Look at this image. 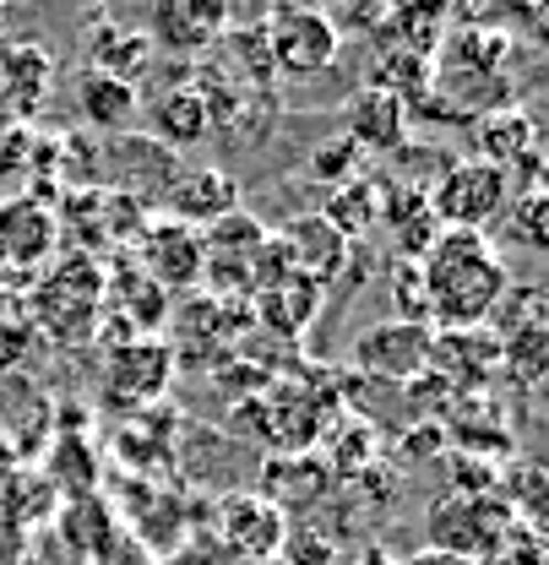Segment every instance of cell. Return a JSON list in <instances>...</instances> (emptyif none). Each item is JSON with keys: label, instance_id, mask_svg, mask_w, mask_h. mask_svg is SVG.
<instances>
[{"label": "cell", "instance_id": "obj_25", "mask_svg": "<svg viewBox=\"0 0 549 565\" xmlns=\"http://www.w3.org/2000/svg\"><path fill=\"white\" fill-rule=\"evenodd\" d=\"M55 516H61V490L44 479V468H28L22 462L6 479V490H0V522L17 527V533H33V527H44Z\"/></svg>", "mask_w": 549, "mask_h": 565}, {"label": "cell", "instance_id": "obj_19", "mask_svg": "<svg viewBox=\"0 0 549 565\" xmlns=\"http://www.w3.org/2000/svg\"><path fill=\"white\" fill-rule=\"evenodd\" d=\"M141 115H147V141H158L163 152H186V147L207 141V131H212L207 104H202V93H197L191 76L158 87V93L141 104Z\"/></svg>", "mask_w": 549, "mask_h": 565}, {"label": "cell", "instance_id": "obj_14", "mask_svg": "<svg viewBox=\"0 0 549 565\" xmlns=\"http://www.w3.org/2000/svg\"><path fill=\"white\" fill-rule=\"evenodd\" d=\"M409 104L403 98H392V93H381V87H359L353 98L344 104V131L365 158H392L398 147H409Z\"/></svg>", "mask_w": 549, "mask_h": 565}, {"label": "cell", "instance_id": "obj_29", "mask_svg": "<svg viewBox=\"0 0 549 565\" xmlns=\"http://www.w3.org/2000/svg\"><path fill=\"white\" fill-rule=\"evenodd\" d=\"M359 174H365V152H359L348 137H327L316 152H310V180H321L327 191H338V185L359 180Z\"/></svg>", "mask_w": 549, "mask_h": 565}, {"label": "cell", "instance_id": "obj_16", "mask_svg": "<svg viewBox=\"0 0 549 565\" xmlns=\"http://www.w3.org/2000/svg\"><path fill=\"white\" fill-rule=\"evenodd\" d=\"M277 239L288 245L294 273L310 278V282H321V288H332V282L348 273V262H353V245H348L321 212H299V217H288V223L277 228Z\"/></svg>", "mask_w": 549, "mask_h": 565}, {"label": "cell", "instance_id": "obj_32", "mask_svg": "<svg viewBox=\"0 0 549 565\" xmlns=\"http://www.w3.org/2000/svg\"><path fill=\"white\" fill-rule=\"evenodd\" d=\"M511 22H517V28L528 33V44H539V50L549 55V6H534V11H511V17L500 22V33H506Z\"/></svg>", "mask_w": 549, "mask_h": 565}, {"label": "cell", "instance_id": "obj_31", "mask_svg": "<svg viewBox=\"0 0 549 565\" xmlns=\"http://www.w3.org/2000/svg\"><path fill=\"white\" fill-rule=\"evenodd\" d=\"M392 305H398V321H424V327H430L424 282H419V262H398V273H392Z\"/></svg>", "mask_w": 549, "mask_h": 565}, {"label": "cell", "instance_id": "obj_8", "mask_svg": "<svg viewBox=\"0 0 549 565\" xmlns=\"http://www.w3.org/2000/svg\"><path fill=\"white\" fill-rule=\"evenodd\" d=\"M430 349H435V327L387 316L353 338V364L381 386H413L419 375H430Z\"/></svg>", "mask_w": 549, "mask_h": 565}, {"label": "cell", "instance_id": "obj_15", "mask_svg": "<svg viewBox=\"0 0 549 565\" xmlns=\"http://www.w3.org/2000/svg\"><path fill=\"white\" fill-rule=\"evenodd\" d=\"M158 207H163V217H175V223L207 228V223H218V217H229V212L240 207V185H234V174L218 169V163L180 169V174L163 185Z\"/></svg>", "mask_w": 549, "mask_h": 565}, {"label": "cell", "instance_id": "obj_34", "mask_svg": "<svg viewBox=\"0 0 549 565\" xmlns=\"http://www.w3.org/2000/svg\"><path fill=\"white\" fill-rule=\"evenodd\" d=\"M22 555H28V533L0 522V565H22Z\"/></svg>", "mask_w": 549, "mask_h": 565}, {"label": "cell", "instance_id": "obj_22", "mask_svg": "<svg viewBox=\"0 0 549 565\" xmlns=\"http://www.w3.org/2000/svg\"><path fill=\"white\" fill-rule=\"evenodd\" d=\"M332 490H338V479H332V468H327L321 451H288V457H267L262 462V490L256 494H267L277 511L288 516L299 505L327 500Z\"/></svg>", "mask_w": 549, "mask_h": 565}, {"label": "cell", "instance_id": "obj_28", "mask_svg": "<svg viewBox=\"0 0 549 565\" xmlns=\"http://www.w3.org/2000/svg\"><path fill=\"white\" fill-rule=\"evenodd\" d=\"M506 234L517 239V245H528V250H539L549 256V202L539 185H522V191H511V207H506Z\"/></svg>", "mask_w": 549, "mask_h": 565}, {"label": "cell", "instance_id": "obj_37", "mask_svg": "<svg viewBox=\"0 0 549 565\" xmlns=\"http://www.w3.org/2000/svg\"><path fill=\"white\" fill-rule=\"evenodd\" d=\"M359 565H392V561H387L381 550H365V555H359Z\"/></svg>", "mask_w": 549, "mask_h": 565}, {"label": "cell", "instance_id": "obj_2", "mask_svg": "<svg viewBox=\"0 0 549 565\" xmlns=\"http://www.w3.org/2000/svg\"><path fill=\"white\" fill-rule=\"evenodd\" d=\"M33 327L61 343V349H76L87 338H98V316H104V262L98 256H55L39 282H33Z\"/></svg>", "mask_w": 549, "mask_h": 565}, {"label": "cell", "instance_id": "obj_11", "mask_svg": "<svg viewBox=\"0 0 549 565\" xmlns=\"http://www.w3.org/2000/svg\"><path fill=\"white\" fill-rule=\"evenodd\" d=\"M61 250V223H55V202H39L33 191L6 196L0 202V267L6 273H44Z\"/></svg>", "mask_w": 549, "mask_h": 565}, {"label": "cell", "instance_id": "obj_38", "mask_svg": "<svg viewBox=\"0 0 549 565\" xmlns=\"http://www.w3.org/2000/svg\"><path fill=\"white\" fill-rule=\"evenodd\" d=\"M539 191H545V202H549V158H545V169H539V180H534Z\"/></svg>", "mask_w": 549, "mask_h": 565}, {"label": "cell", "instance_id": "obj_6", "mask_svg": "<svg viewBox=\"0 0 549 565\" xmlns=\"http://www.w3.org/2000/svg\"><path fill=\"white\" fill-rule=\"evenodd\" d=\"M495 343H500V370L522 386L549 381V288H506L495 310Z\"/></svg>", "mask_w": 549, "mask_h": 565}, {"label": "cell", "instance_id": "obj_23", "mask_svg": "<svg viewBox=\"0 0 549 565\" xmlns=\"http://www.w3.org/2000/svg\"><path fill=\"white\" fill-rule=\"evenodd\" d=\"M152 66V39L131 33L120 22H93L87 28V71H104V76H120L137 87L141 71Z\"/></svg>", "mask_w": 549, "mask_h": 565}, {"label": "cell", "instance_id": "obj_33", "mask_svg": "<svg viewBox=\"0 0 549 565\" xmlns=\"http://www.w3.org/2000/svg\"><path fill=\"white\" fill-rule=\"evenodd\" d=\"M93 565H152V555L141 550L131 533H120V539H115V544H109V550H104V555H98Z\"/></svg>", "mask_w": 549, "mask_h": 565}, {"label": "cell", "instance_id": "obj_5", "mask_svg": "<svg viewBox=\"0 0 549 565\" xmlns=\"http://www.w3.org/2000/svg\"><path fill=\"white\" fill-rule=\"evenodd\" d=\"M511 207V174H500L484 158H452L446 174L430 185V212L441 228L489 234Z\"/></svg>", "mask_w": 549, "mask_h": 565}, {"label": "cell", "instance_id": "obj_17", "mask_svg": "<svg viewBox=\"0 0 549 565\" xmlns=\"http://www.w3.org/2000/svg\"><path fill=\"white\" fill-rule=\"evenodd\" d=\"M251 321L262 327V332H277L283 343H299L310 327H316V316H321V305H327V288L310 278H277L267 288H256L251 299Z\"/></svg>", "mask_w": 549, "mask_h": 565}, {"label": "cell", "instance_id": "obj_12", "mask_svg": "<svg viewBox=\"0 0 549 565\" xmlns=\"http://www.w3.org/2000/svg\"><path fill=\"white\" fill-rule=\"evenodd\" d=\"M229 22H234V11L223 6V0H158L152 11H147V39H152V50H169V55H202L212 44H223V33H229Z\"/></svg>", "mask_w": 549, "mask_h": 565}, {"label": "cell", "instance_id": "obj_7", "mask_svg": "<svg viewBox=\"0 0 549 565\" xmlns=\"http://www.w3.org/2000/svg\"><path fill=\"white\" fill-rule=\"evenodd\" d=\"M262 33H267L273 71L283 76H321L344 55V33L332 28L321 6H277L262 17Z\"/></svg>", "mask_w": 549, "mask_h": 565}, {"label": "cell", "instance_id": "obj_13", "mask_svg": "<svg viewBox=\"0 0 549 565\" xmlns=\"http://www.w3.org/2000/svg\"><path fill=\"white\" fill-rule=\"evenodd\" d=\"M474 131V158L484 163H495L500 174H522L528 185L539 180V169H545V152H539V120L528 115V109H495V115H484L468 126Z\"/></svg>", "mask_w": 549, "mask_h": 565}, {"label": "cell", "instance_id": "obj_30", "mask_svg": "<svg viewBox=\"0 0 549 565\" xmlns=\"http://www.w3.org/2000/svg\"><path fill=\"white\" fill-rule=\"evenodd\" d=\"M39 131L28 126V120H0V180H11V174H33V163H39Z\"/></svg>", "mask_w": 549, "mask_h": 565}, {"label": "cell", "instance_id": "obj_20", "mask_svg": "<svg viewBox=\"0 0 549 565\" xmlns=\"http://www.w3.org/2000/svg\"><path fill=\"white\" fill-rule=\"evenodd\" d=\"M50 87H55V55L44 44L22 39V44L0 50V109L11 120H33L39 104L50 98Z\"/></svg>", "mask_w": 549, "mask_h": 565}, {"label": "cell", "instance_id": "obj_24", "mask_svg": "<svg viewBox=\"0 0 549 565\" xmlns=\"http://www.w3.org/2000/svg\"><path fill=\"white\" fill-rule=\"evenodd\" d=\"M55 527H61V539H66L82 561H98V555L126 533V527L115 522V505H109L104 494H76V500H61Z\"/></svg>", "mask_w": 549, "mask_h": 565}, {"label": "cell", "instance_id": "obj_35", "mask_svg": "<svg viewBox=\"0 0 549 565\" xmlns=\"http://www.w3.org/2000/svg\"><path fill=\"white\" fill-rule=\"evenodd\" d=\"M17 468H22V457H17V451H11V440L0 435V490H6V479H11Z\"/></svg>", "mask_w": 549, "mask_h": 565}, {"label": "cell", "instance_id": "obj_18", "mask_svg": "<svg viewBox=\"0 0 549 565\" xmlns=\"http://www.w3.org/2000/svg\"><path fill=\"white\" fill-rule=\"evenodd\" d=\"M71 104H76V120L93 137H126L141 120V87L120 82V76H104V71H87V66L76 71Z\"/></svg>", "mask_w": 549, "mask_h": 565}, {"label": "cell", "instance_id": "obj_21", "mask_svg": "<svg viewBox=\"0 0 549 565\" xmlns=\"http://www.w3.org/2000/svg\"><path fill=\"white\" fill-rule=\"evenodd\" d=\"M500 370V343L495 332H435V349H430V375L446 381L452 392H479L484 381H495Z\"/></svg>", "mask_w": 549, "mask_h": 565}, {"label": "cell", "instance_id": "obj_1", "mask_svg": "<svg viewBox=\"0 0 549 565\" xmlns=\"http://www.w3.org/2000/svg\"><path fill=\"white\" fill-rule=\"evenodd\" d=\"M419 282H424V310L435 332H479L495 321L511 273L500 250L489 245V234L441 228V239L419 262Z\"/></svg>", "mask_w": 549, "mask_h": 565}, {"label": "cell", "instance_id": "obj_9", "mask_svg": "<svg viewBox=\"0 0 549 565\" xmlns=\"http://www.w3.org/2000/svg\"><path fill=\"white\" fill-rule=\"evenodd\" d=\"M288 516L277 511L267 494L245 490V494H229L218 505V550L229 555L234 565H273L283 555V539H288Z\"/></svg>", "mask_w": 549, "mask_h": 565}, {"label": "cell", "instance_id": "obj_27", "mask_svg": "<svg viewBox=\"0 0 549 565\" xmlns=\"http://www.w3.org/2000/svg\"><path fill=\"white\" fill-rule=\"evenodd\" d=\"M321 217L344 234L348 245L365 239V234L381 223V180H376V174H359V180H348V185H338V191H327Z\"/></svg>", "mask_w": 549, "mask_h": 565}, {"label": "cell", "instance_id": "obj_36", "mask_svg": "<svg viewBox=\"0 0 549 565\" xmlns=\"http://www.w3.org/2000/svg\"><path fill=\"white\" fill-rule=\"evenodd\" d=\"M403 565H468V561H452V555H435V550H419L413 561H403Z\"/></svg>", "mask_w": 549, "mask_h": 565}, {"label": "cell", "instance_id": "obj_26", "mask_svg": "<svg viewBox=\"0 0 549 565\" xmlns=\"http://www.w3.org/2000/svg\"><path fill=\"white\" fill-rule=\"evenodd\" d=\"M61 440L50 446L44 457V479L61 490V500H76V494H98V479H104V462H98V446L76 429H55Z\"/></svg>", "mask_w": 549, "mask_h": 565}, {"label": "cell", "instance_id": "obj_10", "mask_svg": "<svg viewBox=\"0 0 549 565\" xmlns=\"http://www.w3.org/2000/svg\"><path fill=\"white\" fill-rule=\"evenodd\" d=\"M131 262H137L147 278L158 282L163 294H191L202 288V228L191 223H175V217H147V228L131 245Z\"/></svg>", "mask_w": 549, "mask_h": 565}, {"label": "cell", "instance_id": "obj_3", "mask_svg": "<svg viewBox=\"0 0 549 565\" xmlns=\"http://www.w3.org/2000/svg\"><path fill=\"white\" fill-rule=\"evenodd\" d=\"M175 375H180V359L169 349V338H120V343H104L98 397L109 414L131 419V414H147L163 403Z\"/></svg>", "mask_w": 549, "mask_h": 565}, {"label": "cell", "instance_id": "obj_4", "mask_svg": "<svg viewBox=\"0 0 549 565\" xmlns=\"http://www.w3.org/2000/svg\"><path fill=\"white\" fill-rule=\"evenodd\" d=\"M517 527L511 505L500 494H441L430 511H424V544L435 555H452V561H484L506 533Z\"/></svg>", "mask_w": 549, "mask_h": 565}]
</instances>
